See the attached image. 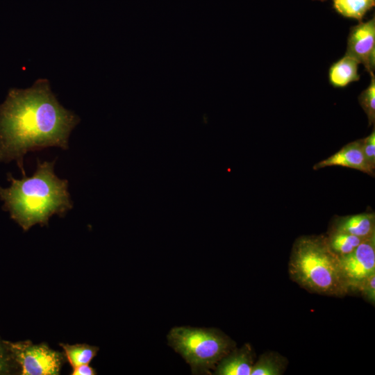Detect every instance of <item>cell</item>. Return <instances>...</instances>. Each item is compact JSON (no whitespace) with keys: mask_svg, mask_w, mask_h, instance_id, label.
I'll use <instances>...</instances> for the list:
<instances>
[{"mask_svg":"<svg viewBox=\"0 0 375 375\" xmlns=\"http://www.w3.org/2000/svg\"><path fill=\"white\" fill-rule=\"evenodd\" d=\"M290 278L307 291L343 297L350 291L338 256L330 249L325 235H302L294 241L288 262Z\"/></svg>","mask_w":375,"mask_h":375,"instance_id":"obj_3","label":"cell"},{"mask_svg":"<svg viewBox=\"0 0 375 375\" xmlns=\"http://www.w3.org/2000/svg\"><path fill=\"white\" fill-rule=\"evenodd\" d=\"M313 1H326V0H313Z\"/></svg>","mask_w":375,"mask_h":375,"instance_id":"obj_21","label":"cell"},{"mask_svg":"<svg viewBox=\"0 0 375 375\" xmlns=\"http://www.w3.org/2000/svg\"><path fill=\"white\" fill-rule=\"evenodd\" d=\"M4 343L22 375L59 374L65 360L63 353L45 343L35 344L29 340H4Z\"/></svg>","mask_w":375,"mask_h":375,"instance_id":"obj_5","label":"cell"},{"mask_svg":"<svg viewBox=\"0 0 375 375\" xmlns=\"http://www.w3.org/2000/svg\"><path fill=\"white\" fill-rule=\"evenodd\" d=\"M362 150L368 163L375 168V131L362 139Z\"/></svg>","mask_w":375,"mask_h":375,"instance_id":"obj_19","label":"cell"},{"mask_svg":"<svg viewBox=\"0 0 375 375\" xmlns=\"http://www.w3.org/2000/svg\"><path fill=\"white\" fill-rule=\"evenodd\" d=\"M338 258L349 291L356 290L365 278L375 274V234L351 253Z\"/></svg>","mask_w":375,"mask_h":375,"instance_id":"obj_6","label":"cell"},{"mask_svg":"<svg viewBox=\"0 0 375 375\" xmlns=\"http://www.w3.org/2000/svg\"><path fill=\"white\" fill-rule=\"evenodd\" d=\"M330 230L367 238L375 234L374 213L364 212L338 217L334 219Z\"/></svg>","mask_w":375,"mask_h":375,"instance_id":"obj_10","label":"cell"},{"mask_svg":"<svg viewBox=\"0 0 375 375\" xmlns=\"http://www.w3.org/2000/svg\"><path fill=\"white\" fill-rule=\"evenodd\" d=\"M79 122L59 103L46 78L27 89L10 88L0 104V162L15 161L26 176L27 153L52 147L67 149L70 133Z\"/></svg>","mask_w":375,"mask_h":375,"instance_id":"obj_1","label":"cell"},{"mask_svg":"<svg viewBox=\"0 0 375 375\" xmlns=\"http://www.w3.org/2000/svg\"><path fill=\"white\" fill-rule=\"evenodd\" d=\"M97 372L89 364H83L72 368V375H94Z\"/></svg>","mask_w":375,"mask_h":375,"instance_id":"obj_20","label":"cell"},{"mask_svg":"<svg viewBox=\"0 0 375 375\" xmlns=\"http://www.w3.org/2000/svg\"><path fill=\"white\" fill-rule=\"evenodd\" d=\"M287 359L274 351H267L253 363L251 375H281L284 373Z\"/></svg>","mask_w":375,"mask_h":375,"instance_id":"obj_12","label":"cell"},{"mask_svg":"<svg viewBox=\"0 0 375 375\" xmlns=\"http://www.w3.org/2000/svg\"><path fill=\"white\" fill-rule=\"evenodd\" d=\"M65 358L73 367L83 364H90L96 356L99 348L88 344H69L60 343Z\"/></svg>","mask_w":375,"mask_h":375,"instance_id":"obj_15","label":"cell"},{"mask_svg":"<svg viewBox=\"0 0 375 375\" xmlns=\"http://www.w3.org/2000/svg\"><path fill=\"white\" fill-rule=\"evenodd\" d=\"M169 345L189 363L194 372H208L235 347V342L216 329L175 327L168 336Z\"/></svg>","mask_w":375,"mask_h":375,"instance_id":"obj_4","label":"cell"},{"mask_svg":"<svg viewBox=\"0 0 375 375\" xmlns=\"http://www.w3.org/2000/svg\"><path fill=\"white\" fill-rule=\"evenodd\" d=\"M331 166H340L357 169L374 176V167L365 159L362 150V139L348 143L330 157L316 163L313 169L317 170Z\"/></svg>","mask_w":375,"mask_h":375,"instance_id":"obj_8","label":"cell"},{"mask_svg":"<svg viewBox=\"0 0 375 375\" xmlns=\"http://www.w3.org/2000/svg\"><path fill=\"white\" fill-rule=\"evenodd\" d=\"M365 301L373 306L375 304V274L365 278L357 288Z\"/></svg>","mask_w":375,"mask_h":375,"instance_id":"obj_18","label":"cell"},{"mask_svg":"<svg viewBox=\"0 0 375 375\" xmlns=\"http://www.w3.org/2000/svg\"><path fill=\"white\" fill-rule=\"evenodd\" d=\"M326 238L331 251L338 257L351 253L367 239L333 230H330Z\"/></svg>","mask_w":375,"mask_h":375,"instance_id":"obj_13","label":"cell"},{"mask_svg":"<svg viewBox=\"0 0 375 375\" xmlns=\"http://www.w3.org/2000/svg\"><path fill=\"white\" fill-rule=\"evenodd\" d=\"M56 160L41 162L37 159L36 169L31 177L22 179L7 174L8 188L0 185L2 209L27 231L36 224H48L51 217H64L74 203L68 191V181L59 178L54 172Z\"/></svg>","mask_w":375,"mask_h":375,"instance_id":"obj_2","label":"cell"},{"mask_svg":"<svg viewBox=\"0 0 375 375\" xmlns=\"http://www.w3.org/2000/svg\"><path fill=\"white\" fill-rule=\"evenodd\" d=\"M375 6V0H333L335 10L340 15L362 21Z\"/></svg>","mask_w":375,"mask_h":375,"instance_id":"obj_14","label":"cell"},{"mask_svg":"<svg viewBox=\"0 0 375 375\" xmlns=\"http://www.w3.org/2000/svg\"><path fill=\"white\" fill-rule=\"evenodd\" d=\"M253 365V352L250 344H245L240 349L231 350L217 365L215 374L251 375Z\"/></svg>","mask_w":375,"mask_h":375,"instance_id":"obj_9","label":"cell"},{"mask_svg":"<svg viewBox=\"0 0 375 375\" xmlns=\"http://www.w3.org/2000/svg\"><path fill=\"white\" fill-rule=\"evenodd\" d=\"M370 75L369 85L358 97V102L367 117L369 126L375 122V78L374 74Z\"/></svg>","mask_w":375,"mask_h":375,"instance_id":"obj_16","label":"cell"},{"mask_svg":"<svg viewBox=\"0 0 375 375\" xmlns=\"http://www.w3.org/2000/svg\"><path fill=\"white\" fill-rule=\"evenodd\" d=\"M346 55L355 58L365 69L374 74L375 69V18L350 28Z\"/></svg>","mask_w":375,"mask_h":375,"instance_id":"obj_7","label":"cell"},{"mask_svg":"<svg viewBox=\"0 0 375 375\" xmlns=\"http://www.w3.org/2000/svg\"><path fill=\"white\" fill-rule=\"evenodd\" d=\"M359 62L353 57L344 55L333 62L328 69V81L334 88H343L360 78Z\"/></svg>","mask_w":375,"mask_h":375,"instance_id":"obj_11","label":"cell"},{"mask_svg":"<svg viewBox=\"0 0 375 375\" xmlns=\"http://www.w3.org/2000/svg\"><path fill=\"white\" fill-rule=\"evenodd\" d=\"M17 372V367L10 355L4 340L0 338V375L11 374Z\"/></svg>","mask_w":375,"mask_h":375,"instance_id":"obj_17","label":"cell"}]
</instances>
